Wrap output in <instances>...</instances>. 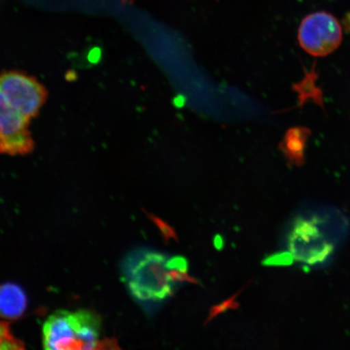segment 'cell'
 <instances>
[{
    "instance_id": "cell-13",
    "label": "cell",
    "mask_w": 350,
    "mask_h": 350,
    "mask_svg": "<svg viewBox=\"0 0 350 350\" xmlns=\"http://www.w3.org/2000/svg\"><path fill=\"white\" fill-rule=\"evenodd\" d=\"M343 22L345 29L350 32V12L345 16Z\"/></svg>"
},
{
    "instance_id": "cell-4",
    "label": "cell",
    "mask_w": 350,
    "mask_h": 350,
    "mask_svg": "<svg viewBox=\"0 0 350 350\" xmlns=\"http://www.w3.org/2000/svg\"><path fill=\"white\" fill-rule=\"evenodd\" d=\"M343 39L338 19L330 13L318 12L306 16L299 29V42L310 55L325 57L334 52Z\"/></svg>"
},
{
    "instance_id": "cell-8",
    "label": "cell",
    "mask_w": 350,
    "mask_h": 350,
    "mask_svg": "<svg viewBox=\"0 0 350 350\" xmlns=\"http://www.w3.org/2000/svg\"><path fill=\"white\" fill-rule=\"evenodd\" d=\"M310 134L308 129L301 126L287 131L280 148L291 165L299 166L304 163L306 146Z\"/></svg>"
},
{
    "instance_id": "cell-12",
    "label": "cell",
    "mask_w": 350,
    "mask_h": 350,
    "mask_svg": "<svg viewBox=\"0 0 350 350\" xmlns=\"http://www.w3.org/2000/svg\"><path fill=\"white\" fill-rule=\"evenodd\" d=\"M144 213H146L148 219H150V220L154 223L155 226H157V228H159L161 235H163L165 244H169L172 239L178 242V237L176 231L174 230L172 226H170L167 222L163 220V219L153 215L152 213H148L146 211H144Z\"/></svg>"
},
{
    "instance_id": "cell-2",
    "label": "cell",
    "mask_w": 350,
    "mask_h": 350,
    "mask_svg": "<svg viewBox=\"0 0 350 350\" xmlns=\"http://www.w3.org/2000/svg\"><path fill=\"white\" fill-rule=\"evenodd\" d=\"M165 254L150 249H138L125 258L122 280L131 296L146 304L163 303L174 295V284L168 277Z\"/></svg>"
},
{
    "instance_id": "cell-11",
    "label": "cell",
    "mask_w": 350,
    "mask_h": 350,
    "mask_svg": "<svg viewBox=\"0 0 350 350\" xmlns=\"http://www.w3.org/2000/svg\"><path fill=\"white\" fill-rule=\"evenodd\" d=\"M24 344L11 334L5 322L0 321V349H22Z\"/></svg>"
},
{
    "instance_id": "cell-9",
    "label": "cell",
    "mask_w": 350,
    "mask_h": 350,
    "mask_svg": "<svg viewBox=\"0 0 350 350\" xmlns=\"http://www.w3.org/2000/svg\"><path fill=\"white\" fill-rule=\"evenodd\" d=\"M168 277L174 284L190 283L200 284L196 278L188 273V265L185 258L181 256L170 257L168 260Z\"/></svg>"
},
{
    "instance_id": "cell-1",
    "label": "cell",
    "mask_w": 350,
    "mask_h": 350,
    "mask_svg": "<svg viewBox=\"0 0 350 350\" xmlns=\"http://www.w3.org/2000/svg\"><path fill=\"white\" fill-rule=\"evenodd\" d=\"M102 321L90 310H59L44 323V348L54 350L115 349L112 340H100Z\"/></svg>"
},
{
    "instance_id": "cell-3",
    "label": "cell",
    "mask_w": 350,
    "mask_h": 350,
    "mask_svg": "<svg viewBox=\"0 0 350 350\" xmlns=\"http://www.w3.org/2000/svg\"><path fill=\"white\" fill-rule=\"evenodd\" d=\"M287 244L291 259L308 265L325 261L334 252V245L319 229L317 217L297 218Z\"/></svg>"
},
{
    "instance_id": "cell-10",
    "label": "cell",
    "mask_w": 350,
    "mask_h": 350,
    "mask_svg": "<svg viewBox=\"0 0 350 350\" xmlns=\"http://www.w3.org/2000/svg\"><path fill=\"white\" fill-rule=\"evenodd\" d=\"M244 288H243L242 290L236 293L235 295H232L228 297V299L221 301V304L213 306L209 310L208 317L204 322V325H208V323L211 322L213 319H215L217 317L220 316V314L225 313L227 310L238 309L239 308V304L237 301V297Z\"/></svg>"
},
{
    "instance_id": "cell-7",
    "label": "cell",
    "mask_w": 350,
    "mask_h": 350,
    "mask_svg": "<svg viewBox=\"0 0 350 350\" xmlns=\"http://www.w3.org/2000/svg\"><path fill=\"white\" fill-rule=\"evenodd\" d=\"M27 308V297L17 284L7 283L0 286V317L19 319Z\"/></svg>"
},
{
    "instance_id": "cell-5",
    "label": "cell",
    "mask_w": 350,
    "mask_h": 350,
    "mask_svg": "<svg viewBox=\"0 0 350 350\" xmlns=\"http://www.w3.org/2000/svg\"><path fill=\"white\" fill-rule=\"evenodd\" d=\"M0 90L8 102L29 121L46 103L47 91L36 79L20 72L0 74Z\"/></svg>"
},
{
    "instance_id": "cell-6",
    "label": "cell",
    "mask_w": 350,
    "mask_h": 350,
    "mask_svg": "<svg viewBox=\"0 0 350 350\" xmlns=\"http://www.w3.org/2000/svg\"><path fill=\"white\" fill-rule=\"evenodd\" d=\"M29 120L12 106L0 90V153L26 155L34 148Z\"/></svg>"
}]
</instances>
